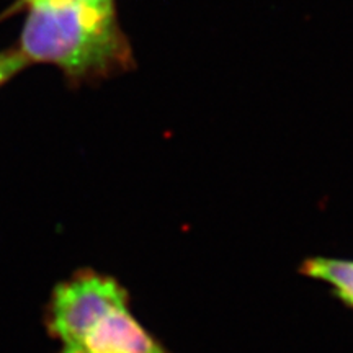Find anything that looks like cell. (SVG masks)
Segmentation results:
<instances>
[{
  "instance_id": "obj_1",
  "label": "cell",
  "mask_w": 353,
  "mask_h": 353,
  "mask_svg": "<svg viewBox=\"0 0 353 353\" xmlns=\"http://www.w3.org/2000/svg\"><path fill=\"white\" fill-rule=\"evenodd\" d=\"M19 51L30 64L56 65L77 83L125 74L136 64L114 0L28 7Z\"/></svg>"
},
{
  "instance_id": "obj_6",
  "label": "cell",
  "mask_w": 353,
  "mask_h": 353,
  "mask_svg": "<svg viewBox=\"0 0 353 353\" xmlns=\"http://www.w3.org/2000/svg\"><path fill=\"white\" fill-rule=\"evenodd\" d=\"M26 7L32 6H69V3H103L108 0H21Z\"/></svg>"
},
{
  "instance_id": "obj_4",
  "label": "cell",
  "mask_w": 353,
  "mask_h": 353,
  "mask_svg": "<svg viewBox=\"0 0 353 353\" xmlns=\"http://www.w3.org/2000/svg\"><path fill=\"white\" fill-rule=\"evenodd\" d=\"M299 273L324 281L334 296L353 311V260L334 257H309L299 265Z\"/></svg>"
},
{
  "instance_id": "obj_5",
  "label": "cell",
  "mask_w": 353,
  "mask_h": 353,
  "mask_svg": "<svg viewBox=\"0 0 353 353\" xmlns=\"http://www.w3.org/2000/svg\"><path fill=\"white\" fill-rule=\"evenodd\" d=\"M30 63L19 50L0 52V87L12 81Z\"/></svg>"
},
{
  "instance_id": "obj_3",
  "label": "cell",
  "mask_w": 353,
  "mask_h": 353,
  "mask_svg": "<svg viewBox=\"0 0 353 353\" xmlns=\"http://www.w3.org/2000/svg\"><path fill=\"white\" fill-rule=\"evenodd\" d=\"M130 306L128 299L105 311L65 353H172L136 319Z\"/></svg>"
},
{
  "instance_id": "obj_2",
  "label": "cell",
  "mask_w": 353,
  "mask_h": 353,
  "mask_svg": "<svg viewBox=\"0 0 353 353\" xmlns=\"http://www.w3.org/2000/svg\"><path fill=\"white\" fill-rule=\"evenodd\" d=\"M131 299L130 291L117 278L92 268L77 272L52 291L50 330L61 342V353L81 342L97 317L114 304Z\"/></svg>"
}]
</instances>
